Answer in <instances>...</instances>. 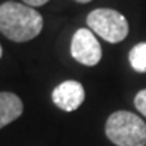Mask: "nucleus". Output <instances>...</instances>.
I'll return each instance as SVG.
<instances>
[{
	"instance_id": "6",
	"label": "nucleus",
	"mask_w": 146,
	"mask_h": 146,
	"mask_svg": "<svg viewBox=\"0 0 146 146\" xmlns=\"http://www.w3.org/2000/svg\"><path fill=\"white\" fill-rule=\"evenodd\" d=\"M24 110L23 100L17 94L9 91L0 92V128L14 122L21 116Z\"/></svg>"
},
{
	"instance_id": "4",
	"label": "nucleus",
	"mask_w": 146,
	"mask_h": 146,
	"mask_svg": "<svg viewBox=\"0 0 146 146\" xmlns=\"http://www.w3.org/2000/svg\"><path fill=\"white\" fill-rule=\"evenodd\" d=\"M70 54L84 66H97L102 60V46L96 37V33L90 29H79L72 37Z\"/></svg>"
},
{
	"instance_id": "1",
	"label": "nucleus",
	"mask_w": 146,
	"mask_h": 146,
	"mask_svg": "<svg viewBox=\"0 0 146 146\" xmlns=\"http://www.w3.org/2000/svg\"><path fill=\"white\" fill-rule=\"evenodd\" d=\"M43 18L35 8L8 0L0 5V33L9 40L23 43L39 36Z\"/></svg>"
},
{
	"instance_id": "2",
	"label": "nucleus",
	"mask_w": 146,
	"mask_h": 146,
	"mask_svg": "<svg viewBox=\"0 0 146 146\" xmlns=\"http://www.w3.org/2000/svg\"><path fill=\"white\" fill-rule=\"evenodd\" d=\"M104 131L116 146H146V124L133 112H113L106 121Z\"/></svg>"
},
{
	"instance_id": "3",
	"label": "nucleus",
	"mask_w": 146,
	"mask_h": 146,
	"mask_svg": "<svg viewBox=\"0 0 146 146\" xmlns=\"http://www.w3.org/2000/svg\"><path fill=\"white\" fill-rule=\"evenodd\" d=\"M88 29L109 43H119L128 36V21L121 12L110 8H98L87 17Z\"/></svg>"
},
{
	"instance_id": "8",
	"label": "nucleus",
	"mask_w": 146,
	"mask_h": 146,
	"mask_svg": "<svg viewBox=\"0 0 146 146\" xmlns=\"http://www.w3.org/2000/svg\"><path fill=\"white\" fill-rule=\"evenodd\" d=\"M134 106L143 116H146V88L139 91L134 97Z\"/></svg>"
},
{
	"instance_id": "9",
	"label": "nucleus",
	"mask_w": 146,
	"mask_h": 146,
	"mask_svg": "<svg viewBox=\"0 0 146 146\" xmlns=\"http://www.w3.org/2000/svg\"><path fill=\"white\" fill-rule=\"evenodd\" d=\"M23 2L31 8H37V6H43L45 3H48L49 0H23Z\"/></svg>"
},
{
	"instance_id": "10",
	"label": "nucleus",
	"mask_w": 146,
	"mask_h": 146,
	"mask_svg": "<svg viewBox=\"0 0 146 146\" xmlns=\"http://www.w3.org/2000/svg\"><path fill=\"white\" fill-rule=\"evenodd\" d=\"M75 2H78V3H90V2H92V0H75Z\"/></svg>"
},
{
	"instance_id": "11",
	"label": "nucleus",
	"mask_w": 146,
	"mask_h": 146,
	"mask_svg": "<svg viewBox=\"0 0 146 146\" xmlns=\"http://www.w3.org/2000/svg\"><path fill=\"white\" fill-rule=\"evenodd\" d=\"M2 55H3V49H2V45H0V58H2Z\"/></svg>"
},
{
	"instance_id": "5",
	"label": "nucleus",
	"mask_w": 146,
	"mask_h": 146,
	"mask_svg": "<svg viewBox=\"0 0 146 146\" xmlns=\"http://www.w3.org/2000/svg\"><path fill=\"white\" fill-rule=\"evenodd\" d=\"M52 103L64 112H73L81 108L85 100V88L78 81H63L52 90Z\"/></svg>"
},
{
	"instance_id": "7",
	"label": "nucleus",
	"mask_w": 146,
	"mask_h": 146,
	"mask_svg": "<svg viewBox=\"0 0 146 146\" xmlns=\"http://www.w3.org/2000/svg\"><path fill=\"white\" fill-rule=\"evenodd\" d=\"M130 66L137 73H146V42L134 45L128 52Z\"/></svg>"
}]
</instances>
